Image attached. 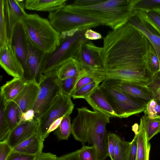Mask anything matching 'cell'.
Wrapping results in <instances>:
<instances>
[{"instance_id":"obj_30","label":"cell","mask_w":160,"mask_h":160,"mask_svg":"<svg viewBox=\"0 0 160 160\" xmlns=\"http://www.w3.org/2000/svg\"><path fill=\"white\" fill-rule=\"evenodd\" d=\"M11 42L10 34L4 5V0H0V46Z\"/></svg>"},{"instance_id":"obj_20","label":"cell","mask_w":160,"mask_h":160,"mask_svg":"<svg viewBox=\"0 0 160 160\" xmlns=\"http://www.w3.org/2000/svg\"><path fill=\"white\" fill-rule=\"evenodd\" d=\"M67 0H27L25 1V9L39 11H46L49 13L63 7Z\"/></svg>"},{"instance_id":"obj_15","label":"cell","mask_w":160,"mask_h":160,"mask_svg":"<svg viewBox=\"0 0 160 160\" xmlns=\"http://www.w3.org/2000/svg\"><path fill=\"white\" fill-rule=\"evenodd\" d=\"M27 64L31 78L39 84L43 76V66L46 54L27 41Z\"/></svg>"},{"instance_id":"obj_31","label":"cell","mask_w":160,"mask_h":160,"mask_svg":"<svg viewBox=\"0 0 160 160\" xmlns=\"http://www.w3.org/2000/svg\"><path fill=\"white\" fill-rule=\"evenodd\" d=\"M72 132V124L69 115L64 116L54 134L59 140H67Z\"/></svg>"},{"instance_id":"obj_6","label":"cell","mask_w":160,"mask_h":160,"mask_svg":"<svg viewBox=\"0 0 160 160\" xmlns=\"http://www.w3.org/2000/svg\"><path fill=\"white\" fill-rule=\"evenodd\" d=\"M48 17L52 26L61 35L75 29L102 25L97 19L72 12L64 7L49 13Z\"/></svg>"},{"instance_id":"obj_13","label":"cell","mask_w":160,"mask_h":160,"mask_svg":"<svg viewBox=\"0 0 160 160\" xmlns=\"http://www.w3.org/2000/svg\"><path fill=\"white\" fill-rule=\"evenodd\" d=\"M27 39L21 22L17 23L13 30L11 44L24 71V78L27 81L32 80L27 64Z\"/></svg>"},{"instance_id":"obj_40","label":"cell","mask_w":160,"mask_h":160,"mask_svg":"<svg viewBox=\"0 0 160 160\" xmlns=\"http://www.w3.org/2000/svg\"><path fill=\"white\" fill-rule=\"evenodd\" d=\"M37 156L27 154L12 150L7 160H36Z\"/></svg>"},{"instance_id":"obj_33","label":"cell","mask_w":160,"mask_h":160,"mask_svg":"<svg viewBox=\"0 0 160 160\" xmlns=\"http://www.w3.org/2000/svg\"><path fill=\"white\" fill-rule=\"evenodd\" d=\"M101 82L95 81L88 84L75 91L72 95L73 99L83 98L85 99L99 86Z\"/></svg>"},{"instance_id":"obj_25","label":"cell","mask_w":160,"mask_h":160,"mask_svg":"<svg viewBox=\"0 0 160 160\" xmlns=\"http://www.w3.org/2000/svg\"><path fill=\"white\" fill-rule=\"evenodd\" d=\"M135 15L150 25L160 36V8L138 11Z\"/></svg>"},{"instance_id":"obj_23","label":"cell","mask_w":160,"mask_h":160,"mask_svg":"<svg viewBox=\"0 0 160 160\" xmlns=\"http://www.w3.org/2000/svg\"><path fill=\"white\" fill-rule=\"evenodd\" d=\"M134 132L137 134V151L136 160H149L151 145L143 127L141 118L138 129Z\"/></svg>"},{"instance_id":"obj_34","label":"cell","mask_w":160,"mask_h":160,"mask_svg":"<svg viewBox=\"0 0 160 160\" xmlns=\"http://www.w3.org/2000/svg\"><path fill=\"white\" fill-rule=\"evenodd\" d=\"M5 102L3 98L0 96V140L6 138L10 130L4 116Z\"/></svg>"},{"instance_id":"obj_35","label":"cell","mask_w":160,"mask_h":160,"mask_svg":"<svg viewBox=\"0 0 160 160\" xmlns=\"http://www.w3.org/2000/svg\"><path fill=\"white\" fill-rule=\"evenodd\" d=\"M144 115L151 118H160V100L153 99L146 105Z\"/></svg>"},{"instance_id":"obj_14","label":"cell","mask_w":160,"mask_h":160,"mask_svg":"<svg viewBox=\"0 0 160 160\" xmlns=\"http://www.w3.org/2000/svg\"><path fill=\"white\" fill-rule=\"evenodd\" d=\"M38 133L37 120L22 121L10 131L6 140L12 149L34 135Z\"/></svg>"},{"instance_id":"obj_47","label":"cell","mask_w":160,"mask_h":160,"mask_svg":"<svg viewBox=\"0 0 160 160\" xmlns=\"http://www.w3.org/2000/svg\"><path fill=\"white\" fill-rule=\"evenodd\" d=\"M56 155L50 152H42L38 155L36 160H57Z\"/></svg>"},{"instance_id":"obj_2","label":"cell","mask_w":160,"mask_h":160,"mask_svg":"<svg viewBox=\"0 0 160 160\" xmlns=\"http://www.w3.org/2000/svg\"><path fill=\"white\" fill-rule=\"evenodd\" d=\"M78 114L73 120L71 134L83 145L86 143L93 146L97 160H105L108 156L107 125L110 117L87 107L77 108Z\"/></svg>"},{"instance_id":"obj_36","label":"cell","mask_w":160,"mask_h":160,"mask_svg":"<svg viewBox=\"0 0 160 160\" xmlns=\"http://www.w3.org/2000/svg\"><path fill=\"white\" fill-rule=\"evenodd\" d=\"M146 85L152 91L153 99L160 100V72L150 77Z\"/></svg>"},{"instance_id":"obj_10","label":"cell","mask_w":160,"mask_h":160,"mask_svg":"<svg viewBox=\"0 0 160 160\" xmlns=\"http://www.w3.org/2000/svg\"><path fill=\"white\" fill-rule=\"evenodd\" d=\"M104 81L128 97L146 106L154 98L152 91L146 85L118 79Z\"/></svg>"},{"instance_id":"obj_48","label":"cell","mask_w":160,"mask_h":160,"mask_svg":"<svg viewBox=\"0 0 160 160\" xmlns=\"http://www.w3.org/2000/svg\"><path fill=\"white\" fill-rule=\"evenodd\" d=\"M34 111L31 109L22 115L20 122L22 121L32 120H34Z\"/></svg>"},{"instance_id":"obj_39","label":"cell","mask_w":160,"mask_h":160,"mask_svg":"<svg viewBox=\"0 0 160 160\" xmlns=\"http://www.w3.org/2000/svg\"><path fill=\"white\" fill-rule=\"evenodd\" d=\"M95 81H98L96 80L92 73L90 70L88 69L87 73L82 77L76 84L74 92L81 87Z\"/></svg>"},{"instance_id":"obj_29","label":"cell","mask_w":160,"mask_h":160,"mask_svg":"<svg viewBox=\"0 0 160 160\" xmlns=\"http://www.w3.org/2000/svg\"><path fill=\"white\" fill-rule=\"evenodd\" d=\"M148 140L160 132V118H151L144 115L141 118Z\"/></svg>"},{"instance_id":"obj_22","label":"cell","mask_w":160,"mask_h":160,"mask_svg":"<svg viewBox=\"0 0 160 160\" xmlns=\"http://www.w3.org/2000/svg\"><path fill=\"white\" fill-rule=\"evenodd\" d=\"M43 141L38 133H37L12 149L27 154L37 156L42 152Z\"/></svg>"},{"instance_id":"obj_17","label":"cell","mask_w":160,"mask_h":160,"mask_svg":"<svg viewBox=\"0 0 160 160\" xmlns=\"http://www.w3.org/2000/svg\"><path fill=\"white\" fill-rule=\"evenodd\" d=\"M24 2V0H4L10 41L15 27L17 23L22 21L27 14L25 11Z\"/></svg>"},{"instance_id":"obj_32","label":"cell","mask_w":160,"mask_h":160,"mask_svg":"<svg viewBox=\"0 0 160 160\" xmlns=\"http://www.w3.org/2000/svg\"><path fill=\"white\" fill-rule=\"evenodd\" d=\"M147 68L150 77L160 72V65L158 57L155 49L151 44L148 52Z\"/></svg>"},{"instance_id":"obj_11","label":"cell","mask_w":160,"mask_h":160,"mask_svg":"<svg viewBox=\"0 0 160 160\" xmlns=\"http://www.w3.org/2000/svg\"><path fill=\"white\" fill-rule=\"evenodd\" d=\"M102 49V47H98L87 40L82 46L76 59L83 67L89 69H103Z\"/></svg>"},{"instance_id":"obj_28","label":"cell","mask_w":160,"mask_h":160,"mask_svg":"<svg viewBox=\"0 0 160 160\" xmlns=\"http://www.w3.org/2000/svg\"><path fill=\"white\" fill-rule=\"evenodd\" d=\"M112 134L115 145L113 160H127L130 142L124 141L115 133Z\"/></svg>"},{"instance_id":"obj_46","label":"cell","mask_w":160,"mask_h":160,"mask_svg":"<svg viewBox=\"0 0 160 160\" xmlns=\"http://www.w3.org/2000/svg\"><path fill=\"white\" fill-rule=\"evenodd\" d=\"M79 149L60 157H57V160H81L79 156Z\"/></svg>"},{"instance_id":"obj_45","label":"cell","mask_w":160,"mask_h":160,"mask_svg":"<svg viewBox=\"0 0 160 160\" xmlns=\"http://www.w3.org/2000/svg\"><path fill=\"white\" fill-rule=\"evenodd\" d=\"M84 35L85 38L88 40H96L100 39L102 38L100 33L90 28L85 31Z\"/></svg>"},{"instance_id":"obj_5","label":"cell","mask_w":160,"mask_h":160,"mask_svg":"<svg viewBox=\"0 0 160 160\" xmlns=\"http://www.w3.org/2000/svg\"><path fill=\"white\" fill-rule=\"evenodd\" d=\"M88 29H76L61 35L59 44L53 52L46 55L43 66V75L57 70L71 58H76L82 46L88 40L84 35Z\"/></svg>"},{"instance_id":"obj_16","label":"cell","mask_w":160,"mask_h":160,"mask_svg":"<svg viewBox=\"0 0 160 160\" xmlns=\"http://www.w3.org/2000/svg\"><path fill=\"white\" fill-rule=\"evenodd\" d=\"M39 88V84L37 82L34 81H29L13 100L18 106L21 117L22 114L32 108L36 102Z\"/></svg>"},{"instance_id":"obj_1","label":"cell","mask_w":160,"mask_h":160,"mask_svg":"<svg viewBox=\"0 0 160 160\" xmlns=\"http://www.w3.org/2000/svg\"><path fill=\"white\" fill-rule=\"evenodd\" d=\"M150 44L143 33L128 23L109 31L103 38V69L148 71Z\"/></svg>"},{"instance_id":"obj_38","label":"cell","mask_w":160,"mask_h":160,"mask_svg":"<svg viewBox=\"0 0 160 160\" xmlns=\"http://www.w3.org/2000/svg\"><path fill=\"white\" fill-rule=\"evenodd\" d=\"M78 154L81 160H97L95 149L93 146L83 145L79 149Z\"/></svg>"},{"instance_id":"obj_24","label":"cell","mask_w":160,"mask_h":160,"mask_svg":"<svg viewBox=\"0 0 160 160\" xmlns=\"http://www.w3.org/2000/svg\"><path fill=\"white\" fill-rule=\"evenodd\" d=\"M84 68L77 60L72 58L65 61L56 70L57 74L59 80H63L76 75Z\"/></svg>"},{"instance_id":"obj_9","label":"cell","mask_w":160,"mask_h":160,"mask_svg":"<svg viewBox=\"0 0 160 160\" xmlns=\"http://www.w3.org/2000/svg\"><path fill=\"white\" fill-rule=\"evenodd\" d=\"M56 70L43 75L39 84V88L36 102L32 108L34 120L38 117L49 107L55 98L62 93Z\"/></svg>"},{"instance_id":"obj_8","label":"cell","mask_w":160,"mask_h":160,"mask_svg":"<svg viewBox=\"0 0 160 160\" xmlns=\"http://www.w3.org/2000/svg\"><path fill=\"white\" fill-rule=\"evenodd\" d=\"M71 98L60 93L37 118L38 134L43 141L49 135L48 130L54 122L66 115H70L72 112L74 104Z\"/></svg>"},{"instance_id":"obj_26","label":"cell","mask_w":160,"mask_h":160,"mask_svg":"<svg viewBox=\"0 0 160 160\" xmlns=\"http://www.w3.org/2000/svg\"><path fill=\"white\" fill-rule=\"evenodd\" d=\"M4 116L10 131L20 122L21 116L19 111L17 105L13 101L5 102Z\"/></svg>"},{"instance_id":"obj_7","label":"cell","mask_w":160,"mask_h":160,"mask_svg":"<svg viewBox=\"0 0 160 160\" xmlns=\"http://www.w3.org/2000/svg\"><path fill=\"white\" fill-rule=\"evenodd\" d=\"M99 87L120 118H127L143 112L146 105L128 97L103 81Z\"/></svg>"},{"instance_id":"obj_3","label":"cell","mask_w":160,"mask_h":160,"mask_svg":"<svg viewBox=\"0 0 160 160\" xmlns=\"http://www.w3.org/2000/svg\"><path fill=\"white\" fill-rule=\"evenodd\" d=\"M139 0H108L92 6L75 7L70 4L65 8L75 13L99 20L114 30L126 24L137 13L134 7Z\"/></svg>"},{"instance_id":"obj_27","label":"cell","mask_w":160,"mask_h":160,"mask_svg":"<svg viewBox=\"0 0 160 160\" xmlns=\"http://www.w3.org/2000/svg\"><path fill=\"white\" fill-rule=\"evenodd\" d=\"M88 69L84 67L78 74L68 78L58 80L59 84L63 94L71 97L75 86L79 80L87 72Z\"/></svg>"},{"instance_id":"obj_12","label":"cell","mask_w":160,"mask_h":160,"mask_svg":"<svg viewBox=\"0 0 160 160\" xmlns=\"http://www.w3.org/2000/svg\"><path fill=\"white\" fill-rule=\"evenodd\" d=\"M0 64L9 75L13 78H24V69L11 42L0 46Z\"/></svg>"},{"instance_id":"obj_4","label":"cell","mask_w":160,"mask_h":160,"mask_svg":"<svg viewBox=\"0 0 160 160\" xmlns=\"http://www.w3.org/2000/svg\"><path fill=\"white\" fill-rule=\"evenodd\" d=\"M21 22L29 43L45 54L52 52L59 44L61 34L48 19L27 13Z\"/></svg>"},{"instance_id":"obj_21","label":"cell","mask_w":160,"mask_h":160,"mask_svg":"<svg viewBox=\"0 0 160 160\" xmlns=\"http://www.w3.org/2000/svg\"><path fill=\"white\" fill-rule=\"evenodd\" d=\"M24 78H13L1 88L0 96L5 102L13 101L22 90L28 82Z\"/></svg>"},{"instance_id":"obj_43","label":"cell","mask_w":160,"mask_h":160,"mask_svg":"<svg viewBox=\"0 0 160 160\" xmlns=\"http://www.w3.org/2000/svg\"><path fill=\"white\" fill-rule=\"evenodd\" d=\"M105 0H76L71 5L75 7H87L102 2Z\"/></svg>"},{"instance_id":"obj_41","label":"cell","mask_w":160,"mask_h":160,"mask_svg":"<svg viewBox=\"0 0 160 160\" xmlns=\"http://www.w3.org/2000/svg\"><path fill=\"white\" fill-rule=\"evenodd\" d=\"M12 148L7 143L6 138L0 142V160H7Z\"/></svg>"},{"instance_id":"obj_19","label":"cell","mask_w":160,"mask_h":160,"mask_svg":"<svg viewBox=\"0 0 160 160\" xmlns=\"http://www.w3.org/2000/svg\"><path fill=\"white\" fill-rule=\"evenodd\" d=\"M127 23L141 31L148 39L156 51L160 67V36L154 33L147 23L135 15L130 18Z\"/></svg>"},{"instance_id":"obj_18","label":"cell","mask_w":160,"mask_h":160,"mask_svg":"<svg viewBox=\"0 0 160 160\" xmlns=\"http://www.w3.org/2000/svg\"><path fill=\"white\" fill-rule=\"evenodd\" d=\"M85 99L93 111L100 112L109 117H118L99 86Z\"/></svg>"},{"instance_id":"obj_44","label":"cell","mask_w":160,"mask_h":160,"mask_svg":"<svg viewBox=\"0 0 160 160\" xmlns=\"http://www.w3.org/2000/svg\"><path fill=\"white\" fill-rule=\"evenodd\" d=\"M108 156L111 160H113L114 157L115 145L112 133H109L107 137Z\"/></svg>"},{"instance_id":"obj_37","label":"cell","mask_w":160,"mask_h":160,"mask_svg":"<svg viewBox=\"0 0 160 160\" xmlns=\"http://www.w3.org/2000/svg\"><path fill=\"white\" fill-rule=\"evenodd\" d=\"M160 8V0H139L135 4L134 11L150 10Z\"/></svg>"},{"instance_id":"obj_42","label":"cell","mask_w":160,"mask_h":160,"mask_svg":"<svg viewBox=\"0 0 160 160\" xmlns=\"http://www.w3.org/2000/svg\"><path fill=\"white\" fill-rule=\"evenodd\" d=\"M135 136L130 142V145L127 160H136L137 151V134L135 133Z\"/></svg>"}]
</instances>
